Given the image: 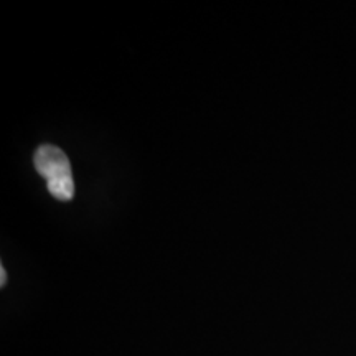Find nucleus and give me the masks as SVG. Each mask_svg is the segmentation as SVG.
Here are the masks:
<instances>
[{"label":"nucleus","instance_id":"nucleus-2","mask_svg":"<svg viewBox=\"0 0 356 356\" xmlns=\"http://www.w3.org/2000/svg\"><path fill=\"white\" fill-rule=\"evenodd\" d=\"M6 282H7V270H6V267H0V286H6Z\"/></svg>","mask_w":356,"mask_h":356},{"label":"nucleus","instance_id":"nucleus-1","mask_svg":"<svg viewBox=\"0 0 356 356\" xmlns=\"http://www.w3.org/2000/svg\"><path fill=\"white\" fill-rule=\"evenodd\" d=\"M33 165L47 181L51 197L60 202L74 198V180L70 160L61 149L55 145H40L33 155Z\"/></svg>","mask_w":356,"mask_h":356}]
</instances>
